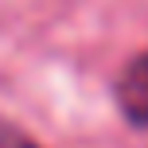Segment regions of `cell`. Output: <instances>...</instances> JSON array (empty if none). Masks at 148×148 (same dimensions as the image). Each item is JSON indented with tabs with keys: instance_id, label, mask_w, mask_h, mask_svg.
Segmentation results:
<instances>
[{
	"instance_id": "6da1fadb",
	"label": "cell",
	"mask_w": 148,
	"mask_h": 148,
	"mask_svg": "<svg viewBox=\"0 0 148 148\" xmlns=\"http://www.w3.org/2000/svg\"><path fill=\"white\" fill-rule=\"evenodd\" d=\"M117 101L133 125H148V55L133 59L117 82Z\"/></svg>"
},
{
	"instance_id": "7a4b0ae2",
	"label": "cell",
	"mask_w": 148,
	"mask_h": 148,
	"mask_svg": "<svg viewBox=\"0 0 148 148\" xmlns=\"http://www.w3.org/2000/svg\"><path fill=\"white\" fill-rule=\"evenodd\" d=\"M0 148H39V144L31 140L23 129H16L12 121H4V117H0Z\"/></svg>"
}]
</instances>
